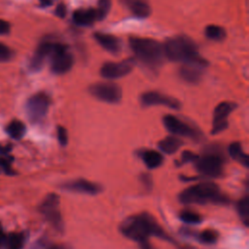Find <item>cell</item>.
<instances>
[{"label":"cell","instance_id":"obj_1","mask_svg":"<svg viewBox=\"0 0 249 249\" xmlns=\"http://www.w3.org/2000/svg\"><path fill=\"white\" fill-rule=\"evenodd\" d=\"M120 231L125 237L138 243L148 240L149 236H157L172 241L157 220L149 213H141L125 218L120 226Z\"/></svg>","mask_w":249,"mask_h":249},{"label":"cell","instance_id":"obj_2","mask_svg":"<svg viewBox=\"0 0 249 249\" xmlns=\"http://www.w3.org/2000/svg\"><path fill=\"white\" fill-rule=\"evenodd\" d=\"M179 200L185 204H225L229 198L221 193L219 187L211 182L198 183L185 189L179 195Z\"/></svg>","mask_w":249,"mask_h":249},{"label":"cell","instance_id":"obj_3","mask_svg":"<svg viewBox=\"0 0 249 249\" xmlns=\"http://www.w3.org/2000/svg\"><path fill=\"white\" fill-rule=\"evenodd\" d=\"M129 47L137 58L149 67L160 66L165 56L163 46L153 39L132 37L129 39Z\"/></svg>","mask_w":249,"mask_h":249},{"label":"cell","instance_id":"obj_4","mask_svg":"<svg viewBox=\"0 0 249 249\" xmlns=\"http://www.w3.org/2000/svg\"><path fill=\"white\" fill-rule=\"evenodd\" d=\"M163 52L168 59L181 63L200 56L196 43L185 35L169 38L163 45Z\"/></svg>","mask_w":249,"mask_h":249},{"label":"cell","instance_id":"obj_5","mask_svg":"<svg viewBox=\"0 0 249 249\" xmlns=\"http://www.w3.org/2000/svg\"><path fill=\"white\" fill-rule=\"evenodd\" d=\"M196 170L203 176L218 178L223 174L224 158L220 153L208 152L195 160Z\"/></svg>","mask_w":249,"mask_h":249},{"label":"cell","instance_id":"obj_6","mask_svg":"<svg viewBox=\"0 0 249 249\" xmlns=\"http://www.w3.org/2000/svg\"><path fill=\"white\" fill-rule=\"evenodd\" d=\"M40 213L57 231L63 230V222L59 210V196L56 194H49L39 206Z\"/></svg>","mask_w":249,"mask_h":249},{"label":"cell","instance_id":"obj_7","mask_svg":"<svg viewBox=\"0 0 249 249\" xmlns=\"http://www.w3.org/2000/svg\"><path fill=\"white\" fill-rule=\"evenodd\" d=\"M51 105V98L45 92H37L31 95L25 104V112L32 123L41 122L47 115Z\"/></svg>","mask_w":249,"mask_h":249},{"label":"cell","instance_id":"obj_8","mask_svg":"<svg viewBox=\"0 0 249 249\" xmlns=\"http://www.w3.org/2000/svg\"><path fill=\"white\" fill-rule=\"evenodd\" d=\"M50 58L51 69L55 74H64L68 72L74 64L73 54L69 52L66 45L59 42L56 43V46Z\"/></svg>","mask_w":249,"mask_h":249},{"label":"cell","instance_id":"obj_9","mask_svg":"<svg viewBox=\"0 0 249 249\" xmlns=\"http://www.w3.org/2000/svg\"><path fill=\"white\" fill-rule=\"evenodd\" d=\"M90 94L107 103H118L123 96L122 89L112 82H99L91 85L89 89Z\"/></svg>","mask_w":249,"mask_h":249},{"label":"cell","instance_id":"obj_10","mask_svg":"<svg viewBox=\"0 0 249 249\" xmlns=\"http://www.w3.org/2000/svg\"><path fill=\"white\" fill-rule=\"evenodd\" d=\"M162 121L166 129L173 135L185 136L194 140H197L201 137L198 130L173 115L164 116Z\"/></svg>","mask_w":249,"mask_h":249},{"label":"cell","instance_id":"obj_11","mask_svg":"<svg viewBox=\"0 0 249 249\" xmlns=\"http://www.w3.org/2000/svg\"><path fill=\"white\" fill-rule=\"evenodd\" d=\"M207 65V61L201 56H198L195 59L183 62L179 69V74L181 78L186 82L195 84L200 80L202 73Z\"/></svg>","mask_w":249,"mask_h":249},{"label":"cell","instance_id":"obj_12","mask_svg":"<svg viewBox=\"0 0 249 249\" xmlns=\"http://www.w3.org/2000/svg\"><path fill=\"white\" fill-rule=\"evenodd\" d=\"M235 104L230 101H223L219 103L213 114L212 123V133L217 134L222 132L228 127V117L234 110Z\"/></svg>","mask_w":249,"mask_h":249},{"label":"cell","instance_id":"obj_13","mask_svg":"<svg viewBox=\"0 0 249 249\" xmlns=\"http://www.w3.org/2000/svg\"><path fill=\"white\" fill-rule=\"evenodd\" d=\"M140 100L144 106L161 105L175 110L180 108L179 100L159 91H146L141 95Z\"/></svg>","mask_w":249,"mask_h":249},{"label":"cell","instance_id":"obj_14","mask_svg":"<svg viewBox=\"0 0 249 249\" xmlns=\"http://www.w3.org/2000/svg\"><path fill=\"white\" fill-rule=\"evenodd\" d=\"M133 63L130 59L120 62H106L100 68V75L106 79H118L131 72Z\"/></svg>","mask_w":249,"mask_h":249},{"label":"cell","instance_id":"obj_15","mask_svg":"<svg viewBox=\"0 0 249 249\" xmlns=\"http://www.w3.org/2000/svg\"><path fill=\"white\" fill-rule=\"evenodd\" d=\"M61 188L68 192L90 195V196L97 195L102 190V188L98 184L90 182L86 179H75V180L68 181L62 184Z\"/></svg>","mask_w":249,"mask_h":249},{"label":"cell","instance_id":"obj_16","mask_svg":"<svg viewBox=\"0 0 249 249\" xmlns=\"http://www.w3.org/2000/svg\"><path fill=\"white\" fill-rule=\"evenodd\" d=\"M56 43L57 42L51 41V40H44L40 43L36 52L34 53L33 57L31 58V61H30L31 69H33V70L41 69L46 58L50 57L51 54L53 53V52L56 46Z\"/></svg>","mask_w":249,"mask_h":249},{"label":"cell","instance_id":"obj_17","mask_svg":"<svg viewBox=\"0 0 249 249\" xmlns=\"http://www.w3.org/2000/svg\"><path fill=\"white\" fill-rule=\"evenodd\" d=\"M94 39L96 42L107 52L112 53H117L122 49V43L119 40V38L102 32H96L94 33Z\"/></svg>","mask_w":249,"mask_h":249},{"label":"cell","instance_id":"obj_18","mask_svg":"<svg viewBox=\"0 0 249 249\" xmlns=\"http://www.w3.org/2000/svg\"><path fill=\"white\" fill-rule=\"evenodd\" d=\"M124 5L136 17L147 18L151 14V6L148 0H122Z\"/></svg>","mask_w":249,"mask_h":249},{"label":"cell","instance_id":"obj_19","mask_svg":"<svg viewBox=\"0 0 249 249\" xmlns=\"http://www.w3.org/2000/svg\"><path fill=\"white\" fill-rule=\"evenodd\" d=\"M73 20L76 24L87 26L97 20L95 9H79L73 13Z\"/></svg>","mask_w":249,"mask_h":249},{"label":"cell","instance_id":"obj_20","mask_svg":"<svg viewBox=\"0 0 249 249\" xmlns=\"http://www.w3.org/2000/svg\"><path fill=\"white\" fill-rule=\"evenodd\" d=\"M182 141L175 136H167L159 142V148L165 154H174L181 146Z\"/></svg>","mask_w":249,"mask_h":249},{"label":"cell","instance_id":"obj_21","mask_svg":"<svg viewBox=\"0 0 249 249\" xmlns=\"http://www.w3.org/2000/svg\"><path fill=\"white\" fill-rule=\"evenodd\" d=\"M141 157L145 165L151 169L159 167L163 161L162 155L155 150H147L142 153Z\"/></svg>","mask_w":249,"mask_h":249},{"label":"cell","instance_id":"obj_22","mask_svg":"<svg viewBox=\"0 0 249 249\" xmlns=\"http://www.w3.org/2000/svg\"><path fill=\"white\" fill-rule=\"evenodd\" d=\"M229 154L230 156L239 163L243 164L245 167L249 166V158L243 152L241 144L238 142H233L229 147Z\"/></svg>","mask_w":249,"mask_h":249},{"label":"cell","instance_id":"obj_23","mask_svg":"<svg viewBox=\"0 0 249 249\" xmlns=\"http://www.w3.org/2000/svg\"><path fill=\"white\" fill-rule=\"evenodd\" d=\"M5 240L6 249H22L25 241V237L23 233L20 232H13L9 234Z\"/></svg>","mask_w":249,"mask_h":249},{"label":"cell","instance_id":"obj_24","mask_svg":"<svg viewBox=\"0 0 249 249\" xmlns=\"http://www.w3.org/2000/svg\"><path fill=\"white\" fill-rule=\"evenodd\" d=\"M6 131L12 138L20 139L25 134L26 128H25V125L22 122L18 121V120H14L8 124V126L6 128Z\"/></svg>","mask_w":249,"mask_h":249},{"label":"cell","instance_id":"obj_25","mask_svg":"<svg viewBox=\"0 0 249 249\" xmlns=\"http://www.w3.org/2000/svg\"><path fill=\"white\" fill-rule=\"evenodd\" d=\"M236 208L242 223L247 227L249 225V196H245L240 198L237 202Z\"/></svg>","mask_w":249,"mask_h":249},{"label":"cell","instance_id":"obj_26","mask_svg":"<svg viewBox=\"0 0 249 249\" xmlns=\"http://www.w3.org/2000/svg\"><path fill=\"white\" fill-rule=\"evenodd\" d=\"M205 35L208 39L214 41H221L226 37V31L223 27L215 24H210L205 28Z\"/></svg>","mask_w":249,"mask_h":249},{"label":"cell","instance_id":"obj_27","mask_svg":"<svg viewBox=\"0 0 249 249\" xmlns=\"http://www.w3.org/2000/svg\"><path fill=\"white\" fill-rule=\"evenodd\" d=\"M111 8V0H98L97 8L95 9L97 20L103 19L108 15Z\"/></svg>","mask_w":249,"mask_h":249},{"label":"cell","instance_id":"obj_28","mask_svg":"<svg viewBox=\"0 0 249 249\" xmlns=\"http://www.w3.org/2000/svg\"><path fill=\"white\" fill-rule=\"evenodd\" d=\"M198 238H199V241L202 242V243L213 244L218 239V233H217V231H215L213 230L207 229V230H205V231H203L199 233Z\"/></svg>","mask_w":249,"mask_h":249},{"label":"cell","instance_id":"obj_29","mask_svg":"<svg viewBox=\"0 0 249 249\" xmlns=\"http://www.w3.org/2000/svg\"><path fill=\"white\" fill-rule=\"evenodd\" d=\"M180 219L187 224H199L201 222V217L191 210H184L180 213Z\"/></svg>","mask_w":249,"mask_h":249},{"label":"cell","instance_id":"obj_30","mask_svg":"<svg viewBox=\"0 0 249 249\" xmlns=\"http://www.w3.org/2000/svg\"><path fill=\"white\" fill-rule=\"evenodd\" d=\"M13 56V51L5 44L0 42V61H8Z\"/></svg>","mask_w":249,"mask_h":249},{"label":"cell","instance_id":"obj_31","mask_svg":"<svg viewBox=\"0 0 249 249\" xmlns=\"http://www.w3.org/2000/svg\"><path fill=\"white\" fill-rule=\"evenodd\" d=\"M57 139L61 146H65L68 142V135L65 127L58 126L57 127Z\"/></svg>","mask_w":249,"mask_h":249},{"label":"cell","instance_id":"obj_32","mask_svg":"<svg viewBox=\"0 0 249 249\" xmlns=\"http://www.w3.org/2000/svg\"><path fill=\"white\" fill-rule=\"evenodd\" d=\"M198 156L195 155L194 153H192L191 151H185L183 154H182V157H181V162L182 163H185V162H190V161H194L197 159Z\"/></svg>","mask_w":249,"mask_h":249},{"label":"cell","instance_id":"obj_33","mask_svg":"<svg viewBox=\"0 0 249 249\" xmlns=\"http://www.w3.org/2000/svg\"><path fill=\"white\" fill-rule=\"evenodd\" d=\"M0 165L6 173H8V174L13 173V170H12V167H11V162L6 158H0Z\"/></svg>","mask_w":249,"mask_h":249},{"label":"cell","instance_id":"obj_34","mask_svg":"<svg viewBox=\"0 0 249 249\" xmlns=\"http://www.w3.org/2000/svg\"><path fill=\"white\" fill-rule=\"evenodd\" d=\"M11 26L8 21L0 18V35H5L10 32Z\"/></svg>","mask_w":249,"mask_h":249},{"label":"cell","instance_id":"obj_35","mask_svg":"<svg viewBox=\"0 0 249 249\" xmlns=\"http://www.w3.org/2000/svg\"><path fill=\"white\" fill-rule=\"evenodd\" d=\"M141 181H142L143 185L146 187V189H151L153 183H152V178L149 174H143L141 176Z\"/></svg>","mask_w":249,"mask_h":249},{"label":"cell","instance_id":"obj_36","mask_svg":"<svg viewBox=\"0 0 249 249\" xmlns=\"http://www.w3.org/2000/svg\"><path fill=\"white\" fill-rule=\"evenodd\" d=\"M55 14L59 18H64L65 15H66V7H65V5L62 4V3L58 4L56 9H55Z\"/></svg>","mask_w":249,"mask_h":249},{"label":"cell","instance_id":"obj_37","mask_svg":"<svg viewBox=\"0 0 249 249\" xmlns=\"http://www.w3.org/2000/svg\"><path fill=\"white\" fill-rule=\"evenodd\" d=\"M139 246H140L141 249H154L148 240L139 243Z\"/></svg>","mask_w":249,"mask_h":249},{"label":"cell","instance_id":"obj_38","mask_svg":"<svg viewBox=\"0 0 249 249\" xmlns=\"http://www.w3.org/2000/svg\"><path fill=\"white\" fill-rule=\"evenodd\" d=\"M46 249H67L64 245H58V244H55V245H52V246H49L48 248Z\"/></svg>","mask_w":249,"mask_h":249},{"label":"cell","instance_id":"obj_39","mask_svg":"<svg viewBox=\"0 0 249 249\" xmlns=\"http://www.w3.org/2000/svg\"><path fill=\"white\" fill-rule=\"evenodd\" d=\"M40 2H41V5L42 6H49V5H51L52 4V0H40Z\"/></svg>","mask_w":249,"mask_h":249},{"label":"cell","instance_id":"obj_40","mask_svg":"<svg viewBox=\"0 0 249 249\" xmlns=\"http://www.w3.org/2000/svg\"><path fill=\"white\" fill-rule=\"evenodd\" d=\"M4 238H5V235H4V232H3L2 227H1V225H0V242L4 241Z\"/></svg>","mask_w":249,"mask_h":249}]
</instances>
